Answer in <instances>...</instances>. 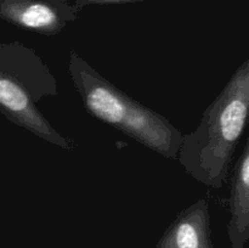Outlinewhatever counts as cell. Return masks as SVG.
Wrapping results in <instances>:
<instances>
[{
    "mask_svg": "<svg viewBox=\"0 0 249 248\" xmlns=\"http://www.w3.org/2000/svg\"><path fill=\"white\" fill-rule=\"evenodd\" d=\"M57 94L55 75L33 49L21 41L0 43V112L41 140L72 151L74 142L61 135L36 107L44 97Z\"/></svg>",
    "mask_w": 249,
    "mask_h": 248,
    "instance_id": "3",
    "label": "cell"
},
{
    "mask_svg": "<svg viewBox=\"0 0 249 248\" xmlns=\"http://www.w3.org/2000/svg\"><path fill=\"white\" fill-rule=\"evenodd\" d=\"M209 221L208 201L198 199L177 216L165 236V247L206 248Z\"/></svg>",
    "mask_w": 249,
    "mask_h": 248,
    "instance_id": "5",
    "label": "cell"
},
{
    "mask_svg": "<svg viewBox=\"0 0 249 248\" xmlns=\"http://www.w3.org/2000/svg\"><path fill=\"white\" fill-rule=\"evenodd\" d=\"M230 224L229 231L236 242L241 243L247 238L249 226V140L231 173Z\"/></svg>",
    "mask_w": 249,
    "mask_h": 248,
    "instance_id": "6",
    "label": "cell"
},
{
    "mask_svg": "<svg viewBox=\"0 0 249 248\" xmlns=\"http://www.w3.org/2000/svg\"><path fill=\"white\" fill-rule=\"evenodd\" d=\"M145 1V0H75L73 6L78 12L82 11L84 7L90 5H114V4H128V2Z\"/></svg>",
    "mask_w": 249,
    "mask_h": 248,
    "instance_id": "7",
    "label": "cell"
},
{
    "mask_svg": "<svg viewBox=\"0 0 249 248\" xmlns=\"http://www.w3.org/2000/svg\"><path fill=\"white\" fill-rule=\"evenodd\" d=\"M68 72L85 109L92 117L163 157L178 158L182 134L163 114L108 82L74 50L70 51Z\"/></svg>",
    "mask_w": 249,
    "mask_h": 248,
    "instance_id": "2",
    "label": "cell"
},
{
    "mask_svg": "<svg viewBox=\"0 0 249 248\" xmlns=\"http://www.w3.org/2000/svg\"><path fill=\"white\" fill-rule=\"evenodd\" d=\"M248 108L249 61L245 60L203 112L196 130L182 134L178 158L187 174L213 189L229 181Z\"/></svg>",
    "mask_w": 249,
    "mask_h": 248,
    "instance_id": "1",
    "label": "cell"
},
{
    "mask_svg": "<svg viewBox=\"0 0 249 248\" xmlns=\"http://www.w3.org/2000/svg\"><path fill=\"white\" fill-rule=\"evenodd\" d=\"M78 14L70 0H0V19L41 35H57Z\"/></svg>",
    "mask_w": 249,
    "mask_h": 248,
    "instance_id": "4",
    "label": "cell"
}]
</instances>
